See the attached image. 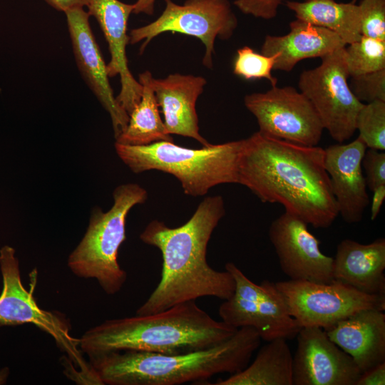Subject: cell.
I'll return each instance as SVG.
<instances>
[{"label":"cell","mask_w":385,"mask_h":385,"mask_svg":"<svg viewBox=\"0 0 385 385\" xmlns=\"http://www.w3.org/2000/svg\"><path fill=\"white\" fill-rule=\"evenodd\" d=\"M0 270L3 289L0 295V327L30 323L51 335L58 347L67 354L69 363L81 381L102 384L90 363L83 356L80 340L70 334V324L64 315L40 308L33 289L24 288L15 250L4 245L0 250Z\"/></svg>","instance_id":"7"},{"label":"cell","mask_w":385,"mask_h":385,"mask_svg":"<svg viewBox=\"0 0 385 385\" xmlns=\"http://www.w3.org/2000/svg\"><path fill=\"white\" fill-rule=\"evenodd\" d=\"M113 196L108 211L92 210L87 230L68 259L74 274L96 279L109 295L118 292L127 279L118 261L120 246L126 239L127 215L133 206L145 202L148 193L138 184L127 183L115 188Z\"/></svg>","instance_id":"6"},{"label":"cell","mask_w":385,"mask_h":385,"mask_svg":"<svg viewBox=\"0 0 385 385\" xmlns=\"http://www.w3.org/2000/svg\"><path fill=\"white\" fill-rule=\"evenodd\" d=\"M89 16L96 18L108 44L111 60L106 64L109 78L120 76L121 88L116 98L122 108L128 114L139 103L143 87L136 81L128 65L125 48L129 44L127 23L133 11V4L119 0H90Z\"/></svg>","instance_id":"17"},{"label":"cell","mask_w":385,"mask_h":385,"mask_svg":"<svg viewBox=\"0 0 385 385\" xmlns=\"http://www.w3.org/2000/svg\"><path fill=\"white\" fill-rule=\"evenodd\" d=\"M385 199V185H381L373 191L371 202V220L374 221L378 216Z\"/></svg>","instance_id":"34"},{"label":"cell","mask_w":385,"mask_h":385,"mask_svg":"<svg viewBox=\"0 0 385 385\" xmlns=\"http://www.w3.org/2000/svg\"><path fill=\"white\" fill-rule=\"evenodd\" d=\"M283 0H235L234 5L243 14L266 20L274 19Z\"/></svg>","instance_id":"31"},{"label":"cell","mask_w":385,"mask_h":385,"mask_svg":"<svg viewBox=\"0 0 385 385\" xmlns=\"http://www.w3.org/2000/svg\"><path fill=\"white\" fill-rule=\"evenodd\" d=\"M282 272L291 280L329 283L333 278V257L322 253L319 242L299 217L284 212L268 230Z\"/></svg>","instance_id":"13"},{"label":"cell","mask_w":385,"mask_h":385,"mask_svg":"<svg viewBox=\"0 0 385 385\" xmlns=\"http://www.w3.org/2000/svg\"><path fill=\"white\" fill-rule=\"evenodd\" d=\"M243 140L191 149L173 141H158L145 145L115 143L121 160L135 173L150 170L175 176L184 192L205 195L212 187L237 183V166Z\"/></svg>","instance_id":"5"},{"label":"cell","mask_w":385,"mask_h":385,"mask_svg":"<svg viewBox=\"0 0 385 385\" xmlns=\"http://www.w3.org/2000/svg\"><path fill=\"white\" fill-rule=\"evenodd\" d=\"M149 71L139 74L143 91L140 100L129 115L125 129L115 138V143L128 145H145L158 141H173L166 131L160 115L159 106L150 83Z\"/></svg>","instance_id":"24"},{"label":"cell","mask_w":385,"mask_h":385,"mask_svg":"<svg viewBox=\"0 0 385 385\" xmlns=\"http://www.w3.org/2000/svg\"><path fill=\"white\" fill-rule=\"evenodd\" d=\"M385 239L369 244L345 239L333 258L334 280L368 294L385 295Z\"/></svg>","instance_id":"20"},{"label":"cell","mask_w":385,"mask_h":385,"mask_svg":"<svg viewBox=\"0 0 385 385\" xmlns=\"http://www.w3.org/2000/svg\"><path fill=\"white\" fill-rule=\"evenodd\" d=\"M367 147L359 137L347 144L337 143L324 149V168L339 215L349 224L361 221L369 205L361 162Z\"/></svg>","instance_id":"16"},{"label":"cell","mask_w":385,"mask_h":385,"mask_svg":"<svg viewBox=\"0 0 385 385\" xmlns=\"http://www.w3.org/2000/svg\"><path fill=\"white\" fill-rule=\"evenodd\" d=\"M366 174L367 188L374 191L385 185V153L374 149L366 150L361 162Z\"/></svg>","instance_id":"30"},{"label":"cell","mask_w":385,"mask_h":385,"mask_svg":"<svg viewBox=\"0 0 385 385\" xmlns=\"http://www.w3.org/2000/svg\"><path fill=\"white\" fill-rule=\"evenodd\" d=\"M385 361L362 372L356 385H384Z\"/></svg>","instance_id":"32"},{"label":"cell","mask_w":385,"mask_h":385,"mask_svg":"<svg viewBox=\"0 0 385 385\" xmlns=\"http://www.w3.org/2000/svg\"><path fill=\"white\" fill-rule=\"evenodd\" d=\"M263 135L304 146H317L323 125L309 100L293 86L277 85L245 96Z\"/></svg>","instance_id":"12"},{"label":"cell","mask_w":385,"mask_h":385,"mask_svg":"<svg viewBox=\"0 0 385 385\" xmlns=\"http://www.w3.org/2000/svg\"><path fill=\"white\" fill-rule=\"evenodd\" d=\"M155 0H137L133 4L134 8L133 13L138 14L144 13L148 15H152L154 13V4Z\"/></svg>","instance_id":"35"},{"label":"cell","mask_w":385,"mask_h":385,"mask_svg":"<svg viewBox=\"0 0 385 385\" xmlns=\"http://www.w3.org/2000/svg\"><path fill=\"white\" fill-rule=\"evenodd\" d=\"M225 270L233 277L235 289L219 307L221 321L237 329L252 327L265 342L297 337L302 327L290 315L276 283L255 284L233 262H227Z\"/></svg>","instance_id":"8"},{"label":"cell","mask_w":385,"mask_h":385,"mask_svg":"<svg viewBox=\"0 0 385 385\" xmlns=\"http://www.w3.org/2000/svg\"><path fill=\"white\" fill-rule=\"evenodd\" d=\"M237 330L191 300L155 314L106 320L86 331L79 345L89 358L125 350L175 354L213 346Z\"/></svg>","instance_id":"4"},{"label":"cell","mask_w":385,"mask_h":385,"mask_svg":"<svg viewBox=\"0 0 385 385\" xmlns=\"http://www.w3.org/2000/svg\"><path fill=\"white\" fill-rule=\"evenodd\" d=\"M64 13L77 67L88 86L109 113L116 138L127 127L129 115L114 96L106 64L90 26V16L83 9Z\"/></svg>","instance_id":"15"},{"label":"cell","mask_w":385,"mask_h":385,"mask_svg":"<svg viewBox=\"0 0 385 385\" xmlns=\"http://www.w3.org/2000/svg\"><path fill=\"white\" fill-rule=\"evenodd\" d=\"M324 149L272 138L259 131L243 139L237 183L263 202L279 203L315 228H328L339 215L324 168Z\"/></svg>","instance_id":"1"},{"label":"cell","mask_w":385,"mask_h":385,"mask_svg":"<svg viewBox=\"0 0 385 385\" xmlns=\"http://www.w3.org/2000/svg\"><path fill=\"white\" fill-rule=\"evenodd\" d=\"M277 58V54L267 56L244 46L237 51L233 73L246 80L265 78L274 86L277 85V79L272 76V71Z\"/></svg>","instance_id":"27"},{"label":"cell","mask_w":385,"mask_h":385,"mask_svg":"<svg viewBox=\"0 0 385 385\" xmlns=\"http://www.w3.org/2000/svg\"><path fill=\"white\" fill-rule=\"evenodd\" d=\"M349 77L350 89L360 102L385 101V69Z\"/></svg>","instance_id":"28"},{"label":"cell","mask_w":385,"mask_h":385,"mask_svg":"<svg viewBox=\"0 0 385 385\" xmlns=\"http://www.w3.org/2000/svg\"><path fill=\"white\" fill-rule=\"evenodd\" d=\"M150 83L168 134L193 138L203 146L210 143L199 132L195 105L207 83L202 76L173 73L165 78L152 76Z\"/></svg>","instance_id":"18"},{"label":"cell","mask_w":385,"mask_h":385,"mask_svg":"<svg viewBox=\"0 0 385 385\" xmlns=\"http://www.w3.org/2000/svg\"><path fill=\"white\" fill-rule=\"evenodd\" d=\"M321 59L318 66L301 73L298 86L312 104L324 129L342 143L356 132V115L364 103L350 89L344 47Z\"/></svg>","instance_id":"9"},{"label":"cell","mask_w":385,"mask_h":385,"mask_svg":"<svg viewBox=\"0 0 385 385\" xmlns=\"http://www.w3.org/2000/svg\"><path fill=\"white\" fill-rule=\"evenodd\" d=\"M55 9L66 11L75 9H83L88 5L90 0H43Z\"/></svg>","instance_id":"33"},{"label":"cell","mask_w":385,"mask_h":385,"mask_svg":"<svg viewBox=\"0 0 385 385\" xmlns=\"http://www.w3.org/2000/svg\"><path fill=\"white\" fill-rule=\"evenodd\" d=\"M327 336L364 372L385 361V314L376 309L358 311L324 329Z\"/></svg>","instance_id":"19"},{"label":"cell","mask_w":385,"mask_h":385,"mask_svg":"<svg viewBox=\"0 0 385 385\" xmlns=\"http://www.w3.org/2000/svg\"><path fill=\"white\" fill-rule=\"evenodd\" d=\"M344 52L350 76L385 69V41L361 36Z\"/></svg>","instance_id":"25"},{"label":"cell","mask_w":385,"mask_h":385,"mask_svg":"<svg viewBox=\"0 0 385 385\" xmlns=\"http://www.w3.org/2000/svg\"><path fill=\"white\" fill-rule=\"evenodd\" d=\"M254 361L215 385H293V356L287 339L267 342Z\"/></svg>","instance_id":"22"},{"label":"cell","mask_w":385,"mask_h":385,"mask_svg":"<svg viewBox=\"0 0 385 385\" xmlns=\"http://www.w3.org/2000/svg\"><path fill=\"white\" fill-rule=\"evenodd\" d=\"M287 7L296 19L328 29L337 34L346 45L361 36V11L354 2L334 0L287 1Z\"/></svg>","instance_id":"23"},{"label":"cell","mask_w":385,"mask_h":385,"mask_svg":"<svg viewBox=\"0 0 385 385\" xmlns=\"http://www.w3.org/2000/svg\"><path fill=\"white\" fill-rule=\"evenodd\" d=\"M346 46L335 33L296 19L289 23V31L283 36L267 35L261 53L277 55L274 70L291 71L299 61L322 58Z\"/></svg>","instance_id":"21"},{"label":"cell","mask_w":385,"mask_h":385,"mask_svg":"<svg viewBox=\"0 0 385 385\" xmlns=\"http://www.w3.org/2000/svg\"><path fill=\"white\" fill-rule=\"evenodd\" d=\"M361 34L385 41V0H362Z\"/></svg>","instance_id":"29"},{"label":"cell","mask_w":385,"mask_h":385,"mask_svg":"<svg viewBox=\"0 0 385 385\" xmlns=\"http://www.w3.org/2000/svg\"><path fill=\"white\" fill-rule=\"evenodd\" d=\"M296 337L293 385H356L361 371L324 329L302 327Z\"/></svg>","instance_id":"14"},{"label":"cell","mask_w":385,"mask_h":385,"mask_svg":"<svg viewBox=\"0 0 385 385\" xmlns=\"http://www.w3.org/2000/svg\"><path fill=\"white\" fill-rule=\"evenodd\" d=\"M225 213L221 196L205 198L183 225L169 227L159 220L151 221L140 235L144 243L161 252V277L136 315L165 311L176 304L212 297L230 298L235 289L232 274L211 267L206 260L208 242Z\"/></svg>","instance_id":"2"},{"label":"cell","mask_w":385,"mask_h":385,"mask_svg":"<svg viewBox=\"0 0 385 385\" xmlns=\"http://www.w3.org/2000/svg\"><path fill=\"white\" fill-rule=\"evenodd\" d=\"M356 130L370 149L385 150V101L364 103L356 118Z\"/></svg>","instance_id":"26"},{"label":"cell","mask_w":385,"mask_h":385,"mask_svg":"<svg viewBox=\"0 0 385 385\" xmlns=\"http://www.w3.org/2000/svg\"><path fill=\"white\" fill-rule=\"evenodd\" d=\"M165 8L154 21L132 29L129 43L144 41L140 46L141 54L145 47L158 35L179 33L199 38L205 45L202 63L212 67L215 41L230 38L236 29L238 21L228 0H186L183 5L165 0Z\"/></svg>","instance_id":"10"},{"label":"cell","mask_w":385,"mask_h":385,"mask_svg":"<svg viewBox=\"0 0 385 385\" xmlns=\"http://www.w3.org/2000/svg\"><path fill=\"white\" fill-rule=\"evenodd\" d=\"M260 342L254 328L244 327L206 349L175 354L116 351L91 357L89 363L103 384L179 385L242 371Z\"/></svg>","instance_id":"3"},{"label":"cell","mask_w":385,"mask_h":385,"mask_svg":"<svg viewBox=\"0 0 385 385\" xmlns=\"http://www.w3.org/2000/svg\"><path fill=\"white\" fill-rule=\"evenodd\" d=\"M275 283L290 315L301 327L327 329L362 309L385 310V295L365 294L335 280L320 283L289 279Z\"/></svg>","instance_id":"11"}]
</instances>
